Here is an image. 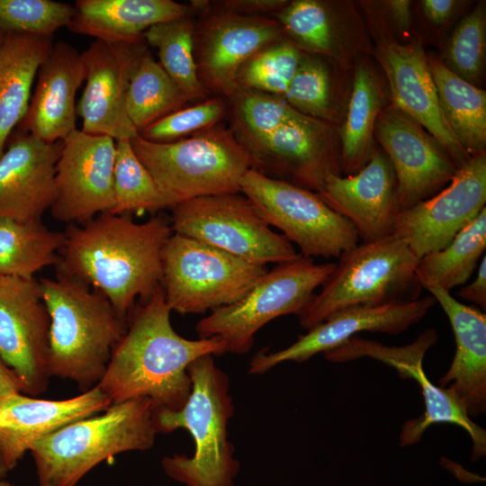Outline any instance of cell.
<instances>
[{
  "label": "cell",
  "mask_w": 486,
  "mask_h": 486,
  "mask_svg": "<svg viewBox=\"0 0 486 486\" xmlns=\"http://www.w3.org/2000/svg\"><path fill=\"white\" fill-rule=\"evenodd\" d=\"M68 26L74 33L110 43L144 41L151 26L186 17V5L172 0H77Z\"/></svg>",
  "instance_id": "cell-27"
},
{
  "label": "cell",
  "mask_w": 486,
  "mask_h": 486,
  "mask_svg": "<svg viewBox=\"0 0 486 486\" xmlns=\"http://www.w3.org/2000/svg\"><path fill=\"white\" fill-rule=\"evenodd\" d=\"M1 276V275H0Z\"/></svg>",
  "instance_id": "cell-51"
},
{
  "label": "cell",
  "mask_w": 486,
  "mask_h": 486,
  "mask_svg": "<svg viewBox=\"0 0 486 486\" xmlns=\"http://www.w3.org/2000/svg\"><path fill=\"white\" fill-rule=\"evenodd\" d=\"M193 100L147 50L130 82L127 114L138 133Z\"/></svg>",
  "instance_id": "cell-32"
},
{
  "label": "cell",
  "mask_w": 486,
  "mask_h": 486,
  "mask_svg": "<svg viewBox=\"0 0 486 486\" xmlns=\"http://www.w3.org/2000/svg\"><path fill=\"white\" fill-rule=\"evenodd\" d=\"M390 7L392 15L400 27L405 31L410 25V3L408 0H393L390 2Z\"/></svg>",
  "instance_id": "cell-47"
},
{
  "label": "cell",
  "mask_w": 486,
  "mask_h": 486,
  "mask_svg": "<svg viewBox=\"0 0 486 486\" xmlns=\"http://www.w3.org/2000/svg\"><path fill=\"white\" fill-rule=\"evenodd\" d=\"M172 210L173 233L249 262L277 265L300 255L284 235L270 228L253 202L239 193L195 198Z\"/></svg>",
  "instance_id": "cell-11"
},
{
  "label": "cell",
  "mask_w": 486,
  "mask_h": 486,
  "mask_svg": "<svg viewBox=\"0 0 486 486\" xmlns=\"http://www.w3.org/2000/svg\"><path fill=\"white\" fill-rule=\"evenodd\" d=\"M280 24L262 16L229 12L205 24L195 58L198 77L204 86L232 97L239 89L238 75L255 54L280 34Z\"/></svg>",
  "instance_id": "cell-20"
},
{
  "label": "cell",
  "mask_w": 486,
  "mask_h": 486,
  "mask_svg": "<svg viewBox=\"0 0 486 486\" xmlns=\"http://www.w3.org/2000/svg\"><path fill=\"white\" fill-rule=\"evenodd\" d=\"M442 112L462 147L481 153L486 144V93L439 61L428 62Z\"/></svg>",
  "instance_id": "cell-29"
},
{
  "label": "cell",
  "mask_w": 486,
  "mask_h": 486,
  "mask_svg": "<svg viewBox=\"0 0 486 486\" xmlns=\"http://www.w3.org/2000/svg\"><path fill=\"white\" fill-rule=\"evenodd\" d=\"M64 241V232L41 220L0 219V275L34 279L41 269L59 264Z\"/></svg>",
  "instance_id": "cell-30"
},
{
  "label": "cell",
  "mask_w": 486,
  "mask_h": 486,
  "mask_svg": "<svg viewBox=\"0 0 486 486\" xmlns=\"http://www.w3.org/2000/svg\"><path fill=\"white\" fill-rule=\"evenodd\" d=\"M427 290L447 316L455 342L453 361L438 386L452 394L472 419L486 411V315L441 288Z\"/></svg>",
  "instance_id": "cell-25"
},
{
  "label": "cell",
  "mask_w": 486,
  "mask_h": 486,
  "mask_svg": "<svg viewBox=\"0 0 486 486\" xmlns=\"http://www.w3.org/2000/svg\"><path fill=\"white\" fill-rule=\"evenodd\" d=\"M53 44L52 37L6 33L0 47V157L28 111L34 78Z\"/></svg>",
  "instance_id": "cell-28"
},
{
  "label": "cell",
  "mask_w": 486,
  "mask_h": 486,
  "mask_svg": "<svg viewBox=\"0 0 486 486\" xmlns=\"http://www.w3.org/2000/svg\"><path fill=\"white\" fill-rule=\"evenodd\" d=\"M0 486H15V485L3 479V480H0ZM40 486H50V485H40Z\"/></svg>",
  "instance_id": "cell-50"
},
{
  "label": "cell",
  "mask_w": 486,
  "mask_h": 486,
  "mask_svg": "<svg viewBox=\"0 0 486 486\" xmlns=\"http://www.w3.org/2000/svg\"><path fill=\"white\" fill-rule=\"evenodd\" d=\"M418 259L408 243L392 233L358 243L338 257L321 291L298 316L300 325L309 330L344 309L418 299Z\"/></svg>",
  "instance_id": "cell-7"
},
{
  "label": "cell",
  "mask_w": 486,
  "mask_h": 486,
  "mask_svg": "<svg viewBox=\"0 0 486 486\" xmlns=\"http://www.w3.org/2000/svg\"><path fill=\"white\" fill-rule=\"evenodd\" d=\"M112 404L96 385L65 400H44L22 392L0 402V452L8 471L35 443L61 428L105 410Z\"/></svg>",
  "instance_id": "cell-22"
},
{
  "label": "cell",
  "mask_w": 486,
  "mask_h": 486,
  "mask_svg": "<svg viewBox=\"0 0 486 486\" xmlns=\"http://www.w3.org/2000/svg\"><path fill=\"white\" fill-rule=\"evenodd\" d=\"M436 303L430 294L410 302L344 309L284 349L258 351L249 363L248 373L262 374L284 362H305L317 354L340 346L361 332L401 333L419 322Z\"/></svg>",
  "instance_id": "cell-17"
},
{
  "label": "cell",
  "mask_w": 486,
  "mask_h": 486,
  "mask_svg": "<svg viewBox=\"0 0 486 486\" xmlns=\"http://www.w3.org/2000/svg\"><path fill=\"white\" fill-rule=\"evenodd\" d=\"M232 97L237 129L243 139L241 143L248 151L264 142L283 124L302 114L284 99L267 93L238 89Z\"/></svg>",
  "instance_id": "cell-36"
},
{
  "label": "cell",
  "mask_w": 486,
  "mask_h": 486,
  "mask_svg": "<svg viewBox=\"0 0 486 486\" xmlns=\"http://www.w3.org/2000/svg\"><path fill=\"white\" fill-rule=\"evenodd\" d=\"M486 157L472 156L447 187L394 217L392 234L402 238L418 258L445 248L485 208Z\"/></svg>",
  "instance_id": "cell-13"
},
{
  "label": "cell",
  "mask_w": 486,
  "mask_h": 486,
  "mask_svg": "<svg viewBox=\"0 0 486 486\" xmlns=\"http://www.w3.org/2000/svg\"><path fill=\"white\" fill-rule=\"evenodd\" d=\"M8 472L9 471L6 468V465L0 452V480H3Z\"/></svg>",
  "instance_id": "cell-48"
},
{
  "label": "cell",
  "mask_w": 486,
  "mask_h": 486,
  "mask_svg": "<svg viewBox=\"0 0 486 486\" xmlns=\"http://www.w3.org/2000/svg\"><path fill=\"white\" fill-rule=\"evenodd\" d=\"M194 238L173 233L162 252L166 302L179 314H202L241 300L267 272Z\"/></svg>",
  "instance_id": "cell-9"
},
{
  "label": "cell",
  "mask_w": 486,
  "mask_h": 486,
  "mask_svg": "<svg viewBox=\"0 0 486 486\" xmlns=\"http://www.w3.org/2000/svg\"><path fill=\"white\" fill-rule=\"evenodd\" d=\"M396 190V177L389 159L374 153L351 176L329 174L318 194L354 226L363 242H367L392 234L398 212Z\"/></svg>",
  "instance_id": "cell-21"
},
{
  "label": "cell",
  "mask_w": 486,
  "mask_h": 486,
  "mask_svg": "<svg viewBox=\"0 0 486 486\" xmlns=\"http://www.w3.org/2000/svg\"><path fill=\"white\" fill-rule=\"evenodd\" d=\"M171 311L160 286L129 313L127 330L97 384L111 404L148 398L156 409L178 410L191 392L190 364L226 353L218 338L187 339L177 334Z\"/></svg>",
  "instance_id": "cell-2"
},
{
  "label": "cell",
  "mask_w": 486,
  "mask_h": 486,
  "mask_svg": "<svg viewBox=\"0 0 486 486\" xmlns=\"http://www.w3.org/2000/svg\"><path fill=\"white\" fill-rule=\"evenodd\" d=\"M457 297L473 302L483 310L486 309V256L481 259L475 279L463 286L456 293Z\"/></svg>",
  "instance_id": "cell-43"
},
{
  "label": "cell",
  "mask_w": 486,
  "mask_h": 486,
  "mask_svg": "<svg viewBox=\"0 0 486 486\" xmlns=\"http://www.w3.org/2000/svg\"><path fill=\"white\" fill-rule=\"evenodd\" d=\"M57 271L101 292L127 320L138 298L145 302L161 286L162 252L173 234L161 215L135 222L130 214L101 213L69 224Z\"/></svg>",
  "instance_id": "cell-1"
},
{
  "label": "cell",
  "mask_w": 486,
  "mask_h": 486,
  "mask_svg": "<svg viewBox=\"0 0 486 486\" xmlns=\"http://www.w3.org/2000/svg\"><path fill=\"white\" fill-rule=\"evenodd\" d=\"M240 192L269 226L300 248L306 257L338 258L356 247L354 226L310 190L267 176L251 168L240 180Z\"/></svg>",
  "instance_id": "cell-10"
},
{
  "label": "cell",
  "mask_w": 486,
  "mask_h": 486,
  "mask_svg": "<svg viewBox=\"0 0 486 486\" xmlns=\"http://www.w3.org/2000/svg\"><path fill=\"white\" fill-rule=\"evenodd\" d=\"M329 83L326 68L315 59H304L284 94L297 112L313 118L323 117L328 107Z\"/></svg>",
  "instance_id": "cell-41"
},
{
  "label": "cell",
  "mask_w": 486,
  "mask_h": 486,
  "mask_svg": "<svg viewBox=\"0 0 486 486\" xmlns=\"http://www.w3.org/2000/svg\"><path fill=\"white\" fill-rule=\"evenodd\" d=\"M283 26L309 48L326 52L331 49L332 33L324 7L314 0L292 2L279 14Z\"/></svg>",
  "instance_id": "cell-42"
},
{
  "label": "cell",
  "mask_w": 486,
  "mask_h": 486,
  "mask_svg": "<svg viewBox=\"0 0 486 486\" xmlns=\"http://www.w3.org/2000/svg\"><path fill=\"white\" fill-rule=\"evenodd\" d=\"M143 38L158 50L159 64L184 92L192 99L204 94L194 54V25L187 16L157 23Z\"/></svg>",
  "instance_id": "cell-34"
},
{
  "label": "cell",
  "mask_w": 486,
  "mask_h": 486,
  "mask_svg": "<svg viewBox=\"0 0 486 486\" xmlns=\"http://www.w3.org/2000/svg\"><path fill=\"white\" fill-rule=\"evenodd\" d=\"M50 320L38 281L0 276V358L22 385V392L39 395L48 389Z\"/></svg>",
  "instance_id": "cell-15"
},
{
  "label": "cell",
  "mask_w": 486,
  "mask_h": 486,
  "mask_svg": "<svg viewBox=\"0 0 486 486\" xmlns=\"http://www.w3.org/2000/svg\"><path fill=\"white\" fill-rule=\"evenodd\" d=\"M323 125L304 114L285 122L248 152L254 169L318 192L329 174H338L322 141Z\"/></svg>",
  "instance_id": "cell-26"
},
{
  "label": "cell",
  "mask_w": 486,
  "mask_h": 486,
  "mask_svg": "<svg viewBox=\"0 0 486 486\" xmlns=\"http://www.w3.org/2000/svg\"><path fill=\"white\" fill-rule=\"evenodd\" d=\"M85 80L81 53L66 41L55 42L38 70L22 130L47 143L64 140L76 130V94Z\"/></svg>",
  "instance_id": "cell-24"
},
{
  "label": "cell",
  "mask_w": 486,
  "mask_h": 486,
  "mask_svg": "<svg viewBox=\"0 0 486 486\" xmlns=\"http://www.w3.org/2000/svg\"><path fill=\"white\" fill-rule=\"evenodd\" d=\"M156 410L148 398L114 403L40 439L30 450L40 485L76 486L104 460L150 449L158 434Z\"/></svg>",
  "instance_id": "cell-5"
},
{
  "label": "cell",
  "mask_w": 486,
  "mask_h": 486,
  "mask_svg": "<svg viewBox=\"0 0 486 486\" xmlns=\"http://www.w3.org/2000/svg\"><path fill=\"white\" fill-rule=\"evenodd\" d=\"M16 392H22V385L19 379L0 358V402Z\"/></svg>",
  "instance_id": "cell-46"
},
{
  "label": "cell",
  "mask_w": 486,
  "mask_h": 486,
  "mask_svg": "<svg viewBox=\"0 0 486 486\" xmlns=\"http://www.w3.org/2000/svg\"><path fill=\"white\" fill-rule=\"evenodd\" d=\"M224 112L225 104L221 99H209L164 116L139 135L152 142L176 141L217 125Z\"/></svg>",
  "instance_id": "cell-39"
},
{
  "label": "cell",
  "mask_w": 486,
  "mask_h": 486,
  "mask_svg": "<svg viewBox=\"0 0 486 486\" xmlns=\"http://www.w3.org/2000/svg\"><path fill=\"white\" fill-rule=\"evenodd\" d=\"M379 108V93L371 71L359 66L346 123L342 128V165L347 172H357L371 158L372 132Z\"/></svg>",
  "instance_id": "cell-33"
},
{
  "label": "cell",
  "mask_w": 486,
  "mask_h": 486,
  "mask_svg": "<svg viewBox=\"0 0 486 486\" xmlns=\"http://www.w3.org/2000/svg\"><path fill=\"white\" fill-rule=\"evenodd\" d=\"M437 338L436 331L428 328L409 345L388 346L357 335L323 355L327 360L334 363L369 357L394 368L401 378L414 379L420 387L425 411L418 418L409 419L402 425L400 434V446H408L418 443L426 429L434 424H453L469 434L472 442L471 460L476 462L486 454L485 429L473 422L452 394L434 384L423 368L425 355L436 343Z\"/></svg>",
  "instance_id": "cell-12"
},
{
  "label": "cell",
  "mask_w": 486,
  "mask_h": 486,
  "mask_svg": "<svg viewBox=\"0 0 486 486\" xmlns=\"http://www.w3.org/2000/svg\"><path fill=\"white\" fill-rule=\"evenodd\" d=\"M335 266V262L316 264L301 254L277 264L241 300L201 319L195 326L199 338L215 337L225 343L226 353H248L255 334L266 323L288 314L299 316Z\"/></svg>",
  "instance_id": "cell-8"
},
{
  "label": "cell",
  "mask_w": 486,
  "mask_h": 486,
  "mask_svg": "<svg viewBox=\"0 0 486 486\" xmlns=\"http://www.w3.org/2000/svg\"><path fill=\"white\" fill-rule=\"evenodd\" d=\"M485 50V14L479 4L456 27L449 48V59L464 80L479 76Z\"/></svg>",
  "instance_id": "cell-40"
},
{
  "label": "cell",
  "mask_w": 486,
  "mask_h": 486,
  "mask_svg": "<svg viewBox=\"0 0 486 486\" xmlns=\"http://www.w3.org/2000/svg\"><path fill=\"white\" fill-rule=\"evenodd\" d=\"M147 50L144 41L127 44L95 40L81 53L86 86L76 114L82 118V131L115 141L139 134L128 117L126 97L132 75Z\"/></svg>",
  "instance_id": "cell-16"
},
{
  "label": "cell",
  "mask_w": 486,
  "mask_h": 486,
  "mask_svg": "<svg viewBox=\"0 0 486 486\" xmlns=\"http://www.w3.org/2000/svg\"><path fill=\"white\" fill-rule=\"evenodd\" d=\"M63 140L22 131L0 157V219L41 220L57 197L56 164Z\"/></svg>",
  "instance_id": "cell-19"
},
{
  "label": "cell",
  "mask_w": 486,
  "mask_h": 486,
  "mask_svg": "<svg viewBox=\"0 0 486 486\" xmlns=\"http://www.w3.org/2000/svg\"><path fill=\"white\" fill-rule=\"evenodd\" d=\"M7 32H5L1 26H0V47L4 40V38L6 36Z\"/></svg>",
  "instance_id": "cell-49"
},
{
  "label": "cell",
  "mask_w": 486,
  "mask_h": 486,
  "mask_svg": "<svg viewBox=\"0 0 486 486\" xmlns=\"http://www.w3.org/2000/svg\"><path fill=\"white\" fill-rule=\"evenodd\" d=\"M375 125L395 174L398 212L428 199L456 173L440 145L398 109L385 111Z\"/></svg>",
  "instance_id": "cell-18"
},
{
  "label": "cell",
  "mask_w": 486,
  "mask_h": 486,
  "mask_svg": "<svg viewBox=\"0 0 486 486\" xmlns=\"http://www.w3.org/2000/svg\"><path fill=\"white\" fill-rule=\"evenodd\" d=\"M192 387L178 410L157 409L158 433L184 428L194 443L193 456H165L161 466L171 479L186 486H235L239 464L229 439L228 426L234 413L229 376L212 355L202 356L187 368Z\"/></svg>",
  "instance_id": "cell-4"
},
{
  "label": "cell",
  "mask_w": 486,
  "mask_h": 486,
  "mask_svg": "<svg viewBox=\"0 0 486 486\" xmlns=\"http://www.w3.org/2000/svg\"><path fill=\"white\" fill-rule=\"evenodd\" d=\"M454 3L453 0H423L421 5L431 22L442 23L448 19Z\"/></svg>",
  "instance_id": "cell-45"
},
{
  "label": "cell",
  "mask_w": 486,
  "mask_h": 486,
  "mask_svg": "<svg viewBox=\"0 0 486 486\" xmlns=\"http://www.w3.org/2000/svg\"><path fill=\"white\" fill-rule=\"evenodd\" d=\"M50 324V377L68 379L86 392L103 378L112 350L127 330L122 317L98 290L57 271L38 281Z\"/></svg>",
  "instance_id": "cell-3"
},
{
  "label": "cell",
  "mask_w": 486,
  "mask_h": 486,
  "mask_svg": "<svg viewBox=\"0 0 486 486\" xmlns=\"http://www.w3.org/2000/svg\"><path fill=\"white\" fill-rule=\"evenodd\" d=\"M300 61V52L289 43L267 46L242 66L238 87L284 95Z\"/></svg>",
  "instance_id": "cell-37"
},
{
  "label": "cell",
  "mask_w": 486,
  "mask_h": 486,
  "mask_svg": "<svg viewBox=\"0 0 486 486\" xmlns=\"http://www.w3.org/2000/svg\"><path fill=\"white\" fill-rule=\"evenodd\" d=\"M486 248V207L443 248L418 259L416 275L422 288L446 292L464 284Z\"/></svg>",
  "instance_id": "cell-31"
},
{
  "label": "cell",
  "mask_w": 486,
  "mask_h": 486,
  "mask_svg": "<svg viewBox=\"0 0 486 486\" xmlns=\"http://www.w3.org/2000/svg\"><path fill=\"white\" fill-rule=\"evenodd\" d=\"M75 6L52 0H0V26L7 32L52 37L68 27Z\"/></svg>",
  "instance_id": "cell-38"
},
{
  "label": "cell",
  "mask_w": 486,
  "mask_h": 486,
  "mask_svg": "<svg viewBox=\"0 0 486 486\" xmlns=\"http://www.w3.org/2000/svg\"><path fill=\"white\" fill-rule=\"evenodd\" d=\"M112 214L157 212L169 208L154 179L133 151L130 140L116 141Z\"/></svg>",
  "instance_id": "cell-35"
},
{
  "label": "cell",
  "mask_w": 486,
  "mask_h": 486,
  "mask_svg": "<svg viewBox=\"0 0 486 486\" xmlns=\"http://www.w3.org/2000/svg\"><path fill=\"white\" fill-rule=\"evenodd\" d=\"M396 109L426 128L459 168L472 157L451 130L440 107L429 64L418 45L389 43L382 50Z\"/></svg>",
  "instance_id": "cell-23"
},
{
  "label": "cell",
  "mask_w": 486,
  "mask_h": 486,
  "mask_svg": "<svg viewBox=\"0 0 486 486\" xmlns=\"http://www.w3.org/2000/svg\"><path fill=\"white\" fill-rule=\"evenodd\" d=\"M116 141L107 136L74 130L63 140L56 164L57 197L50 210L56 220L81 224L110 212L114 205Z\"/></svg>",
  "instance_id": "cell-14"
},
{
  "label": "cell",
  "mask_w": 486,
  "mask_h": 486,
  "mask_svg": "<svg viewBox=\"0 0 486 486\" xmlns=\"http://www.w3.org/2000/svg\"><path fill=\"white\" fill-rule=\"evenodd\" d=\"M285 3L281 0H234L223 2V5L224 12L254 16L275 10Z\"/></svg>",
  "instance_id": "cell-44"
},
{
  "label": "cell",
  "mask_w": 486,
  "mask_h": 486,
  "mask_svg": "<svg viewBox=\"0 0 486 486\" xmlns=\"http://www.w3.org/2000/svg\"><path fill=\"white\" fill-rule=\"evenodd\" d=\"M130 142L169 208L199 197L238 194L242 176L253 167L247 148L220 125L172 142H152L139 134Z\"/></svg>",
  "instance_id": "cell-6"
}]
</instances>
